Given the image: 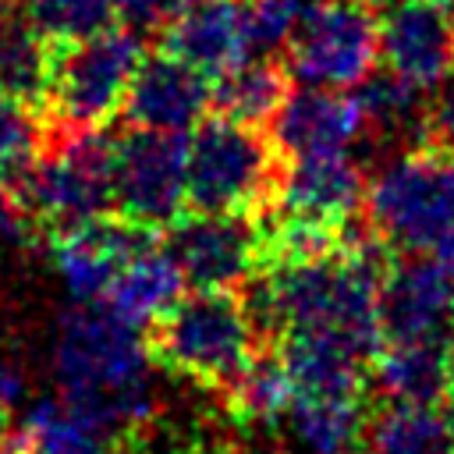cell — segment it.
<instances>
[{
  "mask_svg": "<svg viewBox=\"0 0 454 454\" xmlns=\"http://www.w3.org/2000/svg\"><path fill=\"white\" fill-rule=\"evenodd\" d=\"M227 394V411L234 426L245 429H277L284 411L294 401V383L277 355L259 358L223 390Z\"/></svg>",
  "mask_w": 454,
  "mask_h": 454,
  "instance_id": "24",
  "label": "cell"
},
{
  "mask_svg": "<svg viewBox=\"0 0 454 454\" xmlns=\"http://www.w3.org/2000/svg\"><path fill=\"white\" fill-rule=\"evenodd\" d=\"M124 443L128 440L121 433L74 408L60 394L25 404L14 429L18 454H124Z\"/></svg>",
  "mask_w": 454,
  "mask_h": 454,
  "instance_id": "19",
  "label": "cell"
},
{
  "mask_svg": "<svg viewBox=\"0 0 454 454\" xmlns=\"http://www.w3.org/2000/svg\"><path fill=\"white\" fill-rule=\"evenodd\" d=\"M369 380L387 404L426 408H436L454 387L440 340H383L369 362Z\"/></svg>",
  "mask_w": 454,
  "mask_h": 454,
  "instance_id": "20",
  "label": "cell"
},
{
  "mask_svg": "<svg viewBox=\"0 0 454 454\" xmlns=\"http://www.w3.org/2000/svg\"><path fill=\"white\" fill-rule=\"evenodd\" d=\"M25 390H28V383H25L21 365L14 358L0 355V411L21 408L25 404Z\"/></svg>",
  "mask_w": 454,
  "mask_h": 454,
  "instance_id": "32",
  "label": "cell"
},
{
  "mask_svg": "<svg viewBox=\"0 0 454 454\" xmlns=\"http://www.w3.org/2000/svg\"><path fill=\"white\" fill-rule=\"evenodd\" d=\"M153 241V227H142L128 216H96L53 234L50 255L71 301H103L121 262Z\"/></svg>",
  "mask_w": 454,
  "mask_h": 454,
  "instance_id": "13",
  "label": "cell"
},
{
  "mask_svg": "<svg viewBox=\"0 0 454 454\" xmlns=\"http://www.w3.org/2000/svg\"><path fill=\"white\" fill-rule=\"evenodd\" d=\"M277 358L284 362L294 394H333V397H362L369 380V362L351 355L340 344L305 333L277 337Z\"/></svg>",
  "mask_w": 454,
  "mask_h": 454,
  "instance_id": "22",
  "label": "cell"
},
{
  "mask_svg": "<svg viewBox=\"0 0 454 454\" xmlns=\"http://www.w3.org/2000/svg\"><path fill=\"white\" fill-rule=\"evenodd\" d=\"M443 351H447V369H450V383H454V326H450V337H447Z\"/></svg>",
  "mask_w": 454,
  "mask_h": 454,
  "instance_id": "35",
  "label": "cell"
},
{
  "mask_svg": "<svg viewBox=\"0 0 454 454\" xmlns=\"http://www.w3.org/2000/svg\"><path fill=\"white\" fill-rule=\"evenodd\" d=\"M124 454H223V443L213 450V447H206L199 440H156V443L138 440L135 450H124Z\"/></svg>",
  "mask_w": 454,
  "mask_h": 454,
  "instance_id": "34",
  "label": "cell"
},
{
  "mask_svg": "<svg viewBox=\"0 0 454 454\" xmlns=\"http://www.w3.org/2000/svg\"><path fill=\"white\" fill-rule=\"evenodd\" d=\"M362 4H369V7H383V11H390V7H397V4H408V0H362Z\"/></svg>",
  "mask_w": 454,
  "mask_h": 454,
  "instance_id": "38",
  "label": "cell"
},
{
  "mask_svg": "<svg viewBox=\"0 0 454 454\" xmlns=\"http://www.w3.org/2000/svg\"><path fill=\"white\" fill-rule=\"evenodd\" d=\"M114 18V0H21V21L57 46L89 39L110 28Z\"/></svg>",
  "mask_w": 454,
  "mask_h": 454,
  "instance_id": "27",
  "label": "cell"
},
{
  "mask_svg": "<svg viewBox=\"0 0 454 454\" xmlns=\"http://www.w3.org/2000/svg\"><path fill=\"white\" fill-rule=\"evenodd\" d=\"M170 4H174V7L181 11V7H184V4H192V0H170Z\"/></svg>",
  "mask_w": 454,
  "mask_h": 454,
  "instance_id": "39",
  "label": "cell"
},
{
  "mask_svg": "<svg viewBox=\"0 0 454 454\" xmlns=\"http://www.w3.org/2000/svg\"><path fill=\"white\" fill-rule=\"evenodd\" d=\"M7 28H11V11H7V4L0 0V43H4V35H7Z\"/></svg>",
  "mask_w": 454,
  "mask_h": 454,
  "instance_id": "36",
  "label": "cell"
},
{
  "mask_svg": "<svg viewBox=\"0 0 454 454\" xmlns=\"http://www.w3.org/2000/svg\"><path fill=\"white\" fill-rule=\"evenodd\" d=\"M277 209L348 223L365 199V174L351 153L291 156L277 174Z\"/></svg>",
  "mask_w": 454,
  "mask_h": 454,
  "instance_id": "16",
  "label": "cell"
},
{
  "mask_svg": "<svg viewBox=\"0 0 454 454\" xmlns=\"http://www.w3.org/2000/svg\"><path fill=\"white\" fill-rule=\"evenodd\" d=\"M160 32L167 53L195 64L209 78L248 57L245 0H192Z\"/></svg>",
  "mask_w": 454,
  "mask_h": 454,
  "instance_id": "17",
  "label": "cell"
},
{
  "mask_svg": "<svg viewBox=\"0 0 454 454\" xmlns=\"http://www.w3.org/2000/svg\"><path fill=\"white\" fill-rule=\"evenodd\" d=\"M369 454H454L443 415L426 404H383L365 429Z\"/></svg>",
  "mask_w": 454,
  "mask_h": 454,
  "instance_id": "25",
  "label": "cell"
},
{
  "mask_svg": "<svg viewBox=\"0 0 454 454\" xmlns=\"http://www.w3.org/2000/svg\"><path fill=\"white\" fill-rule=\"evenodd\" d=\"M280 429L294 454H362L369 415L362 397L294 394Z\"/></svg>",
  "mask_w": 454,
  "mask_h": 454,
  "instance_id": "21",
  "label": "cell"
},
{
  "mask_svg": "<svg viewBox=\"0 0 454 454\" xmlns=\"http://www.w3.org/2000/svg\"><path fill=\"white\" fill-rule=\"evenodd\" d=\"M188 206V135L135 128L117 138L114 209L142 227H167Z\"/></svg>",
  "mask_w": 454,
  "mask_h": 454,
  "instance_id": "9",
  "label": "cell"
},
{
  "mask_svg": "<svg viewBox=\"0 0 454 454\" xmlns=\"http://www.w3.org/2000/svg\"><path fill=\"white\" fill-rule=\"evenodd\" d=\"M380 60V21L362 0H316L287 43L298 85L358 89Z\"/></svg>",
  "mask_w": 454,
  "mask_h": 454,
  "instance_id": "8",
  "label": "cell"
},
{
  "mask_svg": "<svg viewBox=\"0 0 454 454\" xmlns=\"http://www.w3.org/2000/svg\"><path fill=\"white\" fill-rule=\"evenodd\" d=\"M380 60L419 92H433L454 74V4L408 0L380 21Z\"/></svg>",
  "mask_w": 454,
  "mask_h": 454,
  "instance_id": "11",
  "label": "cell"
},
{
  "mask_svg": "<svg viewBox=\"0 0 454 454\" xmlns=\"http://www.w3.org/2000/svg\"><path fill=\"white\" fill-rule=\"evenodd\" d=\"M277 188L270 142L223 114L206 117L188 135V206L199 213H255Z\"/></svg>",
  "mask_w": 454,
  "mask_h": 454,
  "instance_id": "6",
  "label": "cell"
},
{
  "mask_svg": "<svg viewBox=\"0 0 454 454\" xmlns=\"http://www.w3.org/2000/svg\"><path fill=\"white\" fill-rule=\"evenodd\" d=\"M209 106H213L209 74L167 50L142 57L124 96V114L135 128L177 131V135H188L199 121H206Z\"/></svg>",
  "mask_w": 454,
  "mask_h": 454,
  "instance_id": "14",
  "label": "cell"
},
{
  "mask_svg": "<svg viewBox=\"0 0 454 454\" xmlns=\"http://www.w3.org/2000/svg\"><path fill=\"white\" fill-rule=\"evenodd\" d=\"M28 99L0 85V184L11 188L43 156V121Z\"/></svg>",
  "mask_w": 454,
  "mask_h": 454,
  "instance_id": "28",
  "label": "cell"
},
{
  "mask_svg": "<svg viewBox=\"0 0 454 454\" xmlns=\"http://www.w3.org/2000/svg\"><path fill=\"white\" fill-rule=\"evenodd\" d=\"M380 248L387 245L369 231V223L348 220L340 252L294 266H259L248 277L245 294V309L259 337H323L372 362L383 344Z\"/></svg>",
  "mask_w": 454,
  "mask_h": 454,
  "instance_id": "1",
  "label": "cell"
},
{
  "mask_svg": "<svg viewBox=\"0 0 454 454\" xmlns=\"http://www.w3.org/2000/svg\"><path fill=\"white\" fill-rule=\"evenodd\" d=\"M270 128H273V145L291 160V156L351 153V145L369 131V121L362 99L351 96V89L301 85L284 96Z\"/></svg>",
  "mask_w": 454,
  "mask_h": 454,
  "instance_id": "15",
  "label": "cell"
},
{
  "mask_svg": "<svg viewBox=\"0 0 454 454\" xmlns=\"http://www.w3.org/2000/svg\"><path fill=\"white\" fill-rule=\"evenodd\" d=\"M362 209L387 248L436 255L454 231V153L422 138L390 156L365 184Z\"/></svg>",
  "mask_w": 454,
  "mask_h": 454,
  "instance_id": "3",
  "label": "cell"
},
{
  "mask_svg": "<svg viewBox=\"0 0 454 454\" xmlns=\"http://www.w3.org/2000/svg\"><path fill=\"white\" fill-rule=\"evenodd\" d=\"M358 89H362L358 99H362L365 121L380 135H408V131L422 128V96L426 92L411 89L387 67H383V74H369Z\"/></svg>",
  "mask_w": 454,
  "mask_h": 454,
  "instance_id": "29",
  "label": "cell"
},
{
  "mask_svg": "<svg viewBox=\"0 0 454 454\" xmlns=\"http://www.w3.org/2000/svg\"><path fill=\"white\" fill-rule=\"evenodd\" d=\"M114 153L117 138L103 128L67 131V138L39 156L7 192L28 223L60 234L114 209Z\"/></svg>",
  "mask_w": 454,
  "mask_h": 454,
  "instance_id": "5",
  "label": "cell"
},
{
  "mask_svg": "<svg viewBox=\"0 0 454 454\" xmlns=\"http://www.w3.org/2000/svg\"><path fill=\"white\" fill-rule=\"evenodd\" d=\"M443 422H447V433H450V443H454V397L447 401V411H443Z\"/></svg>",
  "mask_w": 454,
  "mask_h": 454,
  "instance_id": "37",
  "label": "cell"
},
{
  "mask_svg": "<svg viewBox=\"0 0 454 454\" xmlns=\"http://www.w3.org/2000/svg\"><path fill=\"white\" fill-rule=\"evenodd\" d=\"M255 355L259 330L231 291L181 294L153 333V358L195 387L227 390Z\"/></svg>",
  "mask_w": 454,
  "mask_h": 454,
  "instance_id": "4",
  "label": "cell"
},
{
  "mask_svg": "<svg viewBox=\"0 0 454 454\" xmlns=\"http://www.w3.org/2000/svg\"><path fill=\"white\" fill-rule=\"evenodd\" d=\"M312 0H245V39L248 57H273L287 50Z\"/></svg>",
  "mask_w": 454,
  "mask_h": 454,
  "instance_id": "30",
  "label": "cell"
},
{
  "mask_svg": "<svg viewBox=\"0 0 454 454\" xmlns=\"http://www.w3.org/2000/svg\"><path fill=\"white\" fill-rule=\"evenodd\" d=\"M238 429L241 433L223 443V454H294V447L284 436H277V429Z\"/></svg>",
  "mask_w": 454,
  "mask_h": 454,
  "instance_id": "31",
  "label": "cell"
},
{
  "mask_svg": "<svg viewBox=\"0 0 454 454\" xmlns=\"http://www.w3.org/2000/svg\"><path fill=\"white\" fill-rule=\"evenodd\" d=\"M429 142H436V145H443V149H450L454 153V85L440 96V103L433 106V114H429Z\"/></svg>",
  "mask_w": 454,
  "mask_h": 454,
  "instance_id": "33",
  "label": "cell"
},
{
  "mask_svg": "<svg viewBox=\"0 0 454 454\" xmlns=\"http://www.w3.org/2000/svg\"><path fill=\"white\" fill-rule=\"evenodd\" d=\"M383 340H440L454 326V270L443 259L411 255L380 280Z\"/></svg>",
  "mask_w": 454,
  "mask_h": 454,
  "instance_id": "12",
  "label": "cell"
},
{
  "mask_svg": "<svg viewBox=\"0 0 454 454\" xmlns=\"http://www.w3.org/2000/svg\"><path fill=\"white\" fill-rule=\"evenodd\" d=\"M50 369L64 401L124 440H135L156 415L153 344L99 301L64 309L50 344Z\"/></svg>",
  "mask_w": 454,
  "mask_h": 454,
  "instance_id": "2",
  "label": "cell"
},
{
  "mask_svg": "<svg viewBox=\"0 0 454 454\" xmlns=\"http://www.w3.org/2000/svg\"><path fill=\"white\" fill-rule=\"evenodd\" d=\"M287 96L284 67H277L270 57H245L213 82V106L216 114L241 121V124H270Z\"/></svg>",
  "mask_w": 454,
  "mask_h": 454,
  "instance_id": "23",
  "label": "cell"
},
{
  "mask_svg": "<svg viewBox=\"0 0 454 454\" xmlns=\"http://www.w3.org/2000/svg\"><path fill=\"white\" fill-rule=\"evenodd\" d=\"M184 284L188 280L174 262V255L167 252V245L160 248L153 241L121 262L99 305H106L117 319L145 330V326H156L174 309Z\"/></svg>",
  "mask_w": 454,
  "mask_h": 454,
  "instance_id": "18",
  "label": "cell"
},
{
  "mask_svg": "<svg viewBox=\"0 0 454 454\" xmlns=\"http://www.w3.org/2000/svg\"><path fill=\"white\" fill-rule=\"evenodd\" d=\"M57 43L43 39L35 28H28L21 18L11 21L4 43H0V85L32 106H46L50 78H53Z\"/></svg>",
  "mask_w": 454,
  "mask_h": 454,
  "instance_id": "26",
  "label": "cell"
},
{
  "mask_svg": "<svg viewBox=\"0 0 454 454\" xmlns=\"http://www.w3.org/2000/svg\"><path fill=\"white\" fill-rule=\"evenodd\" d=\"M142 57V39L128 25H110L89 39L57 46L46 110L67 131L103 128L117 110H124V96Z\"/></svg>",
  "mask_w": 454,
  "mask_h": 454,
  "instance_id": "7",
  "label": "cell"
},
{
  "mask_svg": "<svg viewBox=\"0 0 454 454\" xmlns=\"http://www.w3.org/2000/svg\"><path fill=\"white\" fill-rule=\"evenodd\" d=\"M167 252L195 291H231L248 284L262 262L259 223L248 213H192L177 216Z\"/></svg>",
  "mask_w": 454,
  "mask_h": 454,
  "instance_id": "10",
  "label": "cell"
},
{
  "mask_svg": "<svg viewBox=\"0 0 454 454\" xmlns=\"http://www.w3.org/2000/svg\"><path fill=\"white\" fill-rule=\"evenodd\" d=\"M447 4H454V0H447Z\"/></svg>",
  "mask_w": 454,
  "mask_h": 454,
  "instance_id": "40",
  "label": "cell"
}]
</instances>
